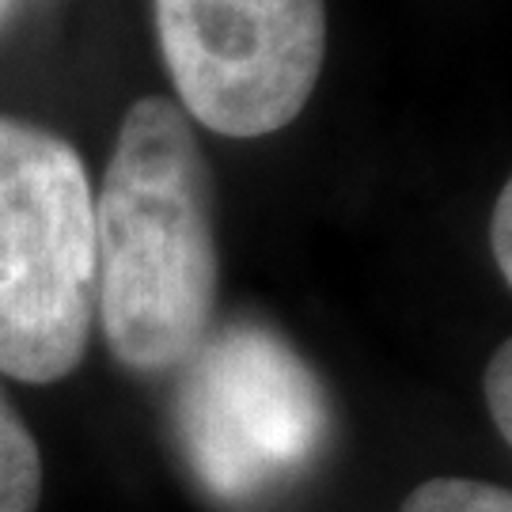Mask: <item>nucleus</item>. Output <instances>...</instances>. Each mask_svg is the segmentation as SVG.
<instances>
[{"mask_svg": "<svg viewBox=\"0 0 512 512\" xmlns=\"http://www.w3.org/2000/svg\"><path fill=\"white\" fill-rule=\"evenodd\" d=\"M220 296L213 171L179 103L126 110L95 198V311L110 353L141 376L183 368Z\"/></svg>", "mask_w": 512, "mask_h": 512, "instance_id": "f257e3e1", "label": "nucleus"}, {"mask_svg": "<svg viewBox=\"0 0 512 512\" xmlns=\"http://www.w3.org/2000/svg\"><path fill=\"white\" fill-rule=\"evenodd\" d=\"M95 319V194L69 141L0 114V372L57 384Z\"/></svg>", "mask_w": 512, "mask_h": 512, "instance_id": "f03ea898", "label": "nucleus"}, {"mask_svg": "<svg viewBox=\"0 0 512 512\" xmlns=\"http://www.w3.org/2000/svg\"><path fill=\"white\" fill-rule=\"evenodd\" d=\"M175 418L190 471L220 501H255L289 482L327 437L319 380L289 342L255 323L198 346Z\"/></svg>", "mask_w": 512, "mask_h": 512, "instance_id": "7ed1b4c3", "label": "nucleus"}, {"mask_svg": "<svg viewBox=\"0 0 512 512\" xmlns=\"http://www.w3.org/2000/svg\"><path fill=\"white\" fill-rule=\"evenodd\" d=\"M179 107L220 137L300 118L327 57V0H152Z\"/></svg>", "mask_w": 512, "mask_h": 512, "instance_id": "20e7f679", "label": "nucleus"}, {"mask_svg": "<svg viewBox=\"0 0 512 512\" xmlns=\"http://www.w3.org/2000/svg\"><path fill=\"white\" fill-rule=\"evenodd\" d=\"M42 501V456L16 406L0 391V512H35Z\"/></svg>", "mask_w": 512, "mask_h": 512, "instance_id": "39448f33", "label": "nucleus"}, {"mask_svg": "<svg viewBox=\"0 0 512 512\" xmlns=\"http://www.w3.org/2000/svg\"><path fill=\"white\" fill-rule=\"evenodd\" d=\"M403 512H512V494L475 478H433L406 497Z\"/></svg>", "mask_w": 512, "mask_h": 512, "instance_id": "423d86ee", "label": "nucleus"}, {"mask_svg": "<svg viewBox=\"0 0 512 512\" xmlns=\"http://www.w3.org/2000/svg\"><path fill=\"white\" fill-rule=\"evenodd\" d=\"M486 406H490V418H494L501 440H512V346L501 342L497 353L486 365Z\"/></svg>", "mask_w": 512, "mask_h": 512, "instance_id": "0eeeda50", "label": "nucleus"}, {"mask_svg": "<svg viewBox=\"0 0 512 512\" xmlns=\"http://www.w3.org/2000/svg\"><path fill=\"white\" fill-rule=\"evenodd\" d=\"M490 251H494V262L505 285L512 281V186L505 183L501 194H497L494 217H490Z\"/></svg>", "mask_w": 512, "mask_h": 512, "instance_id": "6e6552de", "label": "nucleus"}, {"mask_svg": "<svg viewBox=\"0 0 512 512\" xmlns=\"http://www.w3.org/2000/svg\"><path fill=\"white\" fill-rule=\"evenodd\" d=\"M19 4H27V0H0V23H4V19L12 16V12H16Z\"/></svg>", "mask_w": 512, "mask_h": 512, "instance_id": "1a4fd4ad", "label": "nucleus"}]
</instances>
